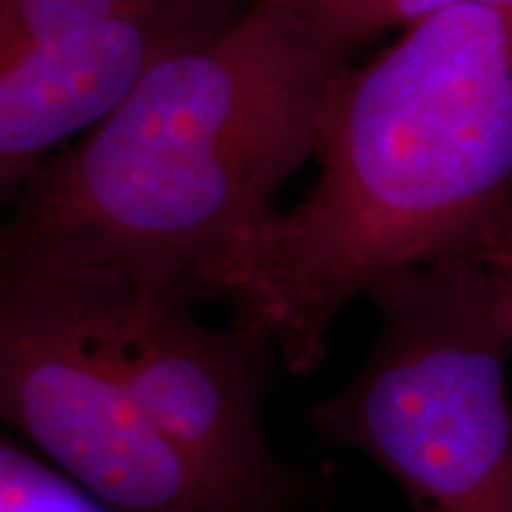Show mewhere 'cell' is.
I'll list each match as a JSON object with an SVG mask.
<instances>
[{
	"instance_id": "obj_8",
	"label": "cell",
	"mask_w": 512,
	"mask_h": 512,
	"mask_svg": "<svg viewBox=\"0 0 512 512\" xmlns=\"http://www.w3.org/2000/svg\"><path fill=\"white\" fill-rule=\"evenodd\" d=\"M0 512H114L38 451L0 432Z\"/></svg>"
},
{
	"instance_id": "obj_4",
	"label": "cell",
	"mask_w": 512,
	"mask_h": 512,
	"mask_svg": "<svg viewBox=\"0 0 512 512\" xmlns=\"http://www.w3.org/2000/svg\"><path fill=\"white\" fill-rule=\"evenodd\" d=\"M67 337L242 512H292L309 479L273 453L264 403L278 361L259 330L200 323L188 299L100 292H0Z\"/></svg>"
},
{
	"instance_id": "obj_6",
	"label": "cell",
	"mask_w": 512,
	"mask_h": 512,
	"mask_svg": "<svg viewBox=\"0 0 512 512\" xmlns=\"http://www.w3.org/2000/svg\"><path fill=\"white\" fill-rule=\"evenodd\" d=\"M254 0H152L74 34L0 46V204L136 86L152 64L207 41Z\"/></svg>"
},
{
	"instance_id": "obj_7",
	"label": "cell",
	"mask_w": 512,
	"mask_h": 512,
	"mask_svg": "<svg viewBox=\"0 0 512 512\" xmlns=\"http://www.w3.org/2000/svg\"><path fill=\"white\" fill-rule=\"evenodd\" d=\"M311 22L344 53L354 55L370 38L408 29L460 5L512 10V0H299Z\"/></svg>"
},
{
	"instance_id": "obj_3",
	"label": "cell",
	"mask_w": 512,
	"mask_h": 512,
	"mask_svg": "<svg viewBox=\"0 0 512 512\" xmlns=\"http://www.w3.org/2000/svg\"><path fill=\"white\" fill-rule=\"evenodd\" d=\"M366 297L380 316L356 375L320 399V441L380 465L411 512H512V349L484 268H406Z\"/></svg>"
},
{
	"instance_id": "obj_9",
	"label": "cell",
	"mask_w": 512,
	"mask_h": 512,
	"mask_svg": "<svg viewBox=\"0 0 512 512\" xmlns=\"http://www.w3.org/2000/svg\"><path fill=\"white\" fill-rule=\"evenodd\" d=\"M484 275L496 325L512 349V233L496 259L484 266Z\"/></svg>"
},
{
	"instance_id": "obj_10",
	"label": "cell",
	"mask_w": 512,
	"mask_h": 512,
	"mask_svg": "<svg viewBox=\"0 0 512 512\" xmlns=\"http://www.w3.org/2000/svg\"><path fill=\"white\" fill-rule=\"evenodd\" d=\"M292 512H299V510H292Z\"/></svg>"
},
{
	"instance_id": "obj_1",
	"label": "cell",
	"mask_w": 512,
	"mask_h": 512,
	"mask_svg": "<svg viewBox=\"0 0 512 512\" xmlns=\"http://www.w3.org/2000/svg\"><path fill=\"white\" fill-rule=\"evenodd\" d=\"M351 55L299 0H254L152 64L48 159L0 221V290L207 299L316 155Z\"/></svg>"
},
{
	"instance_id": "obj_2",
	"label": "cell",
	"mask_w": 512,
	"mask_h": 512,
	"mask_svg": "<svg viewBox=\"0 0 512 512\" xmlns=\"http://www.w3.org/2000/svg\"><path fill=\"white\" fill-rule=\"evenodd\" d=\"M304 200L211 280L292 375L356 297L406 268L486 266L512 233V10L460 5L337 81Z\"/></svg>"
},
{
	"instance_id": "obj_5",
	"label": "cell",
	"mask_w": 512,
	"mask_h": 512,
	"mask_svg": "<svg viewBox=\"0 0 512 512\" xmlns=\"http://www.w3.org/2000/svg\"><path fill=\"white\" fill-rule=\"evenodd\" d=\"M0 425L114 512H242L67 337L0 299Z\"/></svg>"
}]
</instances>
